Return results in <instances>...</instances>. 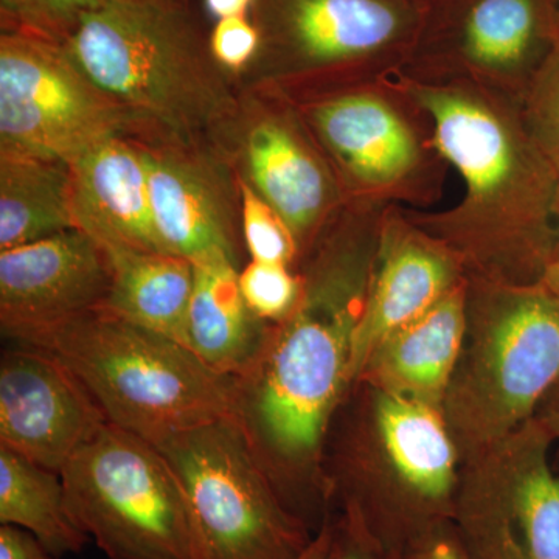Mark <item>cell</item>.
Instances as JSON below:
<instances>
[{
  "label": "cell",
  "mask_w": 559,
  "mask_h": 559,
  "mask_svg": "<svg viewBox=\"0 0 559 559\" xmlns=\"http://www.w3.org/2000/svg\"><path fill=\"white\" fill-rule=\"evenodd\" d=\"M384 210L347 205L301 257L299 304L271 325L240 380L250 443L289 509L314 532L334 506L326 441L355 384L353 352Z\"/></svg>",
  "instance_id": "1"
},
{
  "label": "cell",
  "mask_w": 559,
  "mask_h": 559,
  "mask_svg": "<svg viewBox=\"0 0 559 559\" xmlns=\"http://www.w3.org/2000/svg\"><path fill=\"white\" fill-rule=\"evenodd\" d=\"M392 79L428 114L465 189L450 210L404 213L457 253L466 277L539 285L558 242L559 175L528 134L520 102L465 79L401 70Z\"/></svg>",
  "instance_id": "2"
},
{
  "label": "cell",
  "mask_w": 559,
  "mask_h": 559,
  "mask_svg": "<svg viewBox=\"0 0 559 559\" xmlns=\"http://www.w3.org/2000/svg\"><path fill=\"white\" fill-rule=\"evenodd\" d=\"M460 466L439 409L364 381L353 384L326 441L337 514L399 557L454 522Z\"/></svg>",
  "instance_id": "3"
},
{
  "label": "cell",
  "mask_w": 559,
  "mask_h": 559,
  "mask_svg": "<svg viewBox=\"0 0 559 559\" xmlns=\"http://www.w3.org/2000/svg\"><path fill=\"white\" fill-rule=\"evenodd\" d=\"M49 352L92 393L109 423L157 443L240 417V381L209 369L186 345L94 310L17 342Z\"/></svg>",
  "instance_id": "4"
},
{
  "label": "cell",
  "mask_w": 559,
  "mask_h": 559,
  "mask_svg": "<svg viewBox=\"0 0 559 559\" xmlns=\"http://www.w3.org/2000/svg\"><path fill=\"white\" fill-rule=\"evenodd\" d=\"M558 382V301L543 285L468 278L465 336L441 404L462 462L535 417Z\"/></svg>",
  "instance_id": "5"
},
{
  "label": "cell",
  "mask_w": 559,
  "mask_h": 559,
  "mask_svg": "<svg viewBox=\"0 0 559 559\" xmlns=\"http://www.w3.org/2000/svg\"><path fill=\"white\" fill-rule=\"evenodd\" d=\"M66 46L117 105L165 130L189 134L230 110L224 69L186 3L108 0Z\"/></svg>",
  "instance_id": "6"
},
{
  "label": "cell",
  "mask_w": 559,
  "mask_h": 559,
  "mask_svg": "<svg viewBox=\"0 0 559 559\" xmlns=\"http://www.w3.org/2000/svg\"><path fill=\"white\" fill-rule=\"evenodd\" d=\"M300 116L348 205L428 210L443 197L432 121L392 76L314 95Z\"/></svg>",
  "instance_id": "7"
},
{
  "label": "cell",
  "mask_w": 559,
  "mask_h": 559,
  "mask_svg": "<svg viewBox=\"0 0 559 559\" xmlns=\"http://www.w3.org/2000/svg\"><path fill=\"white\" fill-rule=\"evenodd\" d=\"M186 498L198 559H299L314 530L289 509L240 417L154 443Z\"/></svg>",
  "instance_id": "8"
},
{
  "label": "cell",
  "mask_w": 559,
  "mask_h": 559,
  "mask_svg": "<svg viewBox=\"0 0 559 559\" xmlns=\"http://www.w3.org/2000/svg\"><path fill=\"white\" fill-rule=\"evenodd\" d=\"M60 474L73 520L109 559H198L182 488L151 441L108 421Z\"/></svg>",
  "instance_id": "9"
},
{
  "label": "cell",
  "mask_w": 559,
  "mask_h": 559,
  "mask_svg": "<svg viewBox=\"0 0 559 559\" xmlns=\"http://www.w3.org/2000/svg\"><path fill=\"white\" fill-rule=\"evenodd\" d=\"M425 10L414 0H259L260 55L282 79L362 86L409 61Z\"/></svg>",
  "instance_id": "10"
},
{
  "label": "cell",
  "mask_w": 559,
  "mask_h": 559,
  "mask_svg": "<svg viewBox=\"0 0 559 559\" xmlns=\"http://www.w3.org/2000/svg\"><path fill=\"white\" fill-rule=\"evenodd\" d=\"M128 116L66 44L2 32L0 153L70 164L120 135Z\"/></svg>",
  "instance_id": "11"
},
{
  "label": "cell",
  "mask_w": 559,
  "mask_h": 559,
  "mask_svg": "<svg viewBox=\"0 0 559 559\" xmlns=\"http://www.w3.org/2000/svg\"><path fill=\"white\" fill-rule=\"evenodd\" d=\"M554 448L533 417L462 462L454 525L474 559H559Z\"/></svg>",
  "instance_id": "12"
},
{
  "label": "cell",
  "mask_w": 559,
  "mask_h": 559,
  "mask_svg": "<svg viewBox=\"0 0 559 559\" xmlns=\"http://www.w3.org/2000/svg\"><path fill=\"white\" fill-rule=\"evenodd\" d=\"M559 40V0H433L401 72L484 84L521 102Z\"/></svg>",
  "instance_id": "13"
},
{
  "label": "cell",
  "mask_w": 559,
  "mask_h": 559,
  "mask_svg": "<svg viewBox=\"0 0 559 559\" xmlns=\"http://www.w3.org/2000/svg\"><path fill=\"white\" fill-rule=\"evenodd\" d=\"M108 418L57 356L20 345L0 359V447L61 473Z\"/></svg>",
  "instance_id": "14"
},
{
  "label": "cell",
  "mask_w": 559,
  "mask_h": 559,
  "mask_svg": "<svg viewBox=\"0 0 559 559\" xmlns=\"http://www.w3.org/2000/svg\"><path fill=\"white\" fill-rule=\"evenodd\" d=\"M105 249L79 229L0 250V326L21 342L105 304L110 288Z\"/></svg>",
  "instance_id": "15"
},
{
  "label": "cell",
  "mask_w": 559,
  "mask_h": 559,
  "mask_svg": "<svg viewBox=\"0 0 559 559\" xmlns=\"http://www.w3.org/2000/svg\"><path fill=\"white\" fill-rule=\"evenodd\" d=\"M466 280L465 266L454 250L417 226L403 209H385L356 333L353 380L382 340L428 312Z\"/></svg>",
  "instance_id": "16"
},
{
  "label": "cell",
  "mask_w": 559,
  "mask_h": 559,
  "mask_svg": "<svg viewBox=\"0 0 559 559\" xmlns=\"http://www.w3.org/2000/svg\"><path fill=\"white\" fill-rule=\"evenodd\" d=\"M301 116L261 117L246 138L249 183L280 213L299 242L300 259L347 207L329 160Z\"/></svg>",
  "instance_id": "17"
},
{
  "label": "cell",
  "mask_w": 559,
  "mask_h": 559,
  "mask_svg": "<svg viewBox=\"0 0 559 559\" xmlns=\"http://www.w3.org/2000/svg\"><path fill=\"white\" fill-rule=\"evenodd\" d=\"M75 229L103 249L160 252L154 235L146 150L110 138L70 162Z\"/></svg>",
  "instance_id": "18"
},
{
  "label": "cell",
  "mask_w": 559,
  "mask_h": 559,
  "mask_svg": "<svg viewBox=\"0 0 559 559\" xmlns=\"http://www.w3.org/2000/svg\"><path fill=\"white\" fill-rule=\"evenodd\" d=\"M466 285L382 340L356 381L441 412L465 336Z\"/></svg>",
  "instance_id": "19"
},
{
  "label": "cell",
  "mask_w": 559,
  "mask_h": 559,
  "mask_svg": "<svg viewBox=\"0 0 559 559\" xmlns=\"http://www.w3.org/2000/svg\"><path fill=\"white\" fill-rule=\"evenodd\" d=\"M154 235L160 252L193 261L205 253L235 257L234 227L216 180L186 157L146 150Z\"/></svg>",
  "instance_id": "20"
},
{
  "label": "cell",
  "mask_w": 559,
  "mask_h": 559,
  "mask_svg": "<svg viewBox=\"0 0 559 559\" xmlns=\"http://www.w3.org/2000/svg\"><path fill=\"white\" fill-rule=\"evenodd\" d=\"M193 293L187 348L216 373L246 377L259 358L270 323L250 311L240 289L237 259L216 250L191 261Z\"/></svg>",
  "instance_id": "21"
},
{
  "label": "cell",
  "mask_w": 559,
  "mask_h": 559,
  "mask_svg": "<svg viewBox=\"0 0 559 559\" xmlns=\"http://www.w3.org/2000/svg\"><path fill=\"white\" fill-rule=\"evenodd\" d=\"M110 288L100 310L187 347L193 264L153 250L108 249Z\"/></svg>",
  "instance_id": "22"
},
{
  "label": "cell",
  "mask_w": 559,
  "mask_h": 559,
  "mask_svg": "<svg viewBox=\"0 0 559 559\" xmlns=\"http://www.w3.org/2000/svg\"><path fill=\"white\" fill-rule=\"evenodd\" d=\"M72 229L69 164L0 153V250Z\"/></svg>",
  "instance_id": "23"
},
{
  "label": "cell",
  "mask_w": 559,
  "mask_h": 559,
  "mask_svg": "<svg viewBox=\"0 0 559 559\" xmlns=\"http://www.w3.org/2000/svg\"><path fill=\"white\" fill-rule=\"evenodd\" d=\"M0 524L27 530L53 559L79 554L90 540L70 513L61 474L3 447Z\"/></svg>",
  "instance_id": "24"
},
{
  "label": "cell",
  "mask_w": 559,
  "mask_h": 559,
  "mask_svg": "<svg viewBox=\"0 0 559 559\" xmlns=\"http://www.w3.org/2000/svg\"><path fill=\"white\" fill-rule=\"evenodd\" d=\"M108 0H0L2 32L68 44L81 21Z\"/></svg>",
  "instance_id": "25"
},
{
  "label": "cell",
  "mask_w": 559,
  "mask_h": 559,
  "mask_svg": "<svg viewBox=\"0 0 559 559\" xmlns=\"http://www.w3.org/2000/svg\"><path fill=\"white\" fill-rule=\"evenodd\" d=\"M241 198L242 234L250 259L286 264L296 270L300 248L286 221L257 193L248 180L241 183Z\"/></svg>",
  "instance_id": "26"
},
{
  "label": "cell",
  "mask_w": 559,
  "mask_h": 559,
  "mask_svg": "<svg viewBox=\"0 0 559 559\" xmlns=\"http://www.w3.org/2000/svg\"><path fill=\"white\" fill-rule=\"evenodd\" d=\"M238 278L250 311L270 325L283 322L299 304L301 277L286 264L250 260Z\"/></svg>",
  "instance_id": "27"
},
{
  "label": "cell",
  "mask_w": 559,
  "mask_h": 559,
  "mask_svg": "<svg viewBox=\"0 0 559 559\" xmlns=\"http://www.w3.org/2000/svg\"><path fill=\"white\" fill-rule=\"evenodd\" d=\"M528 134L559 175V40L522 95Z\"/></svg>",
  "instance_id": "28"
},
{
  "label": "cell",
  "mask_w": 559,
  "mask_h": 559,
  "mask_svg": "<svg viewBox=\"0 0 559 559\" xmlns=\"http://www.w3.org/2000/svg\"><path fill=\"white\" fill-rule=\"evenodd\" d=\"M263 35L249 16L216 21L209 35L210 53L221 69L240 72L260 57Z\"/></svg>",
  "instance_id": "29"
},
{
  "label": "cell",
  "mask_w": 559,
  "mask_h": 559,
  "mask_svg": "<svg viewBox=\"0 0 559 559\" xmlns=\"http://www.w3.org/2000/svg\"><path fill=\"white\" fill-rule=\"evenodd\" d=\"M325 559H404L390 554L348 524L341 514L333 518L330 549Z\"/></svg>",
  "instance_id": "30"
},
{
  "label": "cell",
  "mask_w": 559,
  "mask_h": 559,
  "mask_svg": "<svg viewBox=\"0 0 559 559\" xmlns=\"http://www.w3.org/2000/svg\"><path fill=\"white\" fill-rule=\"evenodd\" d=\"M404 559H474L454 522L441 525L407 550Z\"/></svg>",
  "instance_id": "31"
},
{
  "label": "cell",
  "mask_w": 559,
  "mask_h": 559,
  "mask_svg": "<svg viewBox=\"0 0 559 559\" xmlns=\"http://www.w3.org/2000/svg\"><path fill=\"white\" fill-rule=\"evenodd\" d=\"M0 559H53L32 533L0 524Z\"/></svg>",
  "instance_id": "32"
},
{
  "label": "cell",
  "mask_w": 559,
  "mask_h": 559,
  "mask_svg": "<svg viewBox=\"0 0 559 559\" xmlns=\"http://www.w3.org/2000/svg\"><path fill=\"white\" fill-rule=\"evenodd\" d=\"M535 417L549 430L551 439L555 441V447L558 448L559 463V382L551 389L544 403L540 404Z\"/></svg>",
  "instance_id": "33"
},
{
  "label": "cell",
  "mask_w": 559,
  "mask_h": 559,
  "mask_svg": "<svg viewBox=\"0 0 559 559\" xmlns=\"http://www.w3.org/2000/svg\"><path fill=\"white\" fill-rule=\"evenodd\" d=\"M259 0H204L205 9L216 21L226 17L248 16L250 10H255Z\"/></svg>",
  "instance_id": "34"
},
{
  "label": "cell",
  "mask_w": 559,
  "mask_h": 559,
  "mask_svg": "<svg viewBox=\"0 0 559 559\" xmlns=\"http://www.w3.org/2000/svg\"><path fill=\"white\" fill-rule=\"evenodd\" d=\"M331 532H333V514L323 522L322 527L316 533L311 546L299 559H325L326 551L330 549Z\"/></svg>",
  "instance_id": "35"
},
{
  "label": "cell",
  "mask_w": 559,
  "mask_h": 559,
  "mask_svg": "<svg viewBox=\"0 0 559 559\" xmlns=\"http://www.w3.org/2000/svg\"><path fill=\"white\" fill-rule=\"evenodd\" d=\"M539 285H543L547 293L559 304V227L557 248H555L554 257H551L549 266L544 272Z\"/></svg>",
  "instance_id": "36"
},
{
  "label": "cell",
  "mask_w": 559,
  "mask_h": 559,
  "mask_svg": "<svg viewBox=\"0 0 559 559\" xmlns=\"http://www.w3.org/2000/svg\"><path fill=\"white\" fill-rule=\"evenodd\" d=\"M131 2H173V3H186V0H131Z\"/></svg>",
  "instance_id": "37"
},
{
  "label": "cell",
  "mask_w": 559,
  "mask_h": 559,
  "mask_svg": "<svg viewBox=\"0 0 559 559\" xmlns=\"http://www.w3.org/2000/svg\"><path fill=\"white\" fill-rule=\"evenodd\" d=\"M414 2L423 3V5H428V3L433 2V0H414Z\"/></svg>",
  "instance_id": "38"
}]
</instances>
